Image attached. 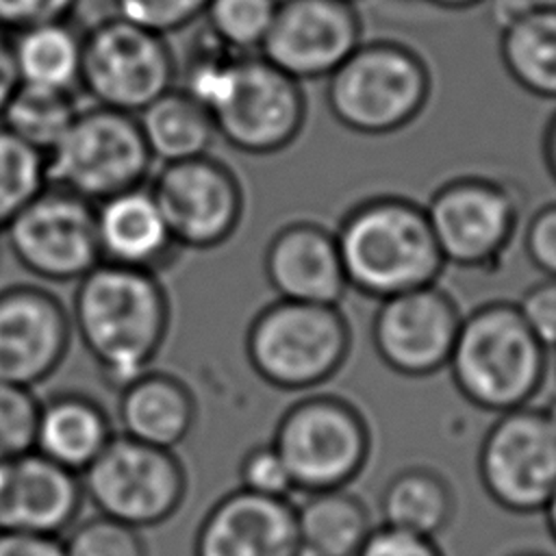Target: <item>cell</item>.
Instances as JSON below:
<instances>
[{
    "label": "cell",
    "mask_w": 556,
    "mask_h": 556,
    "mask_svg": "<svg viewBox=\"0 0 556 556\" xmlns=\"http://www.w3.org/2000/svg\"><path fill=\"white\" fill-rule=\"evenodd\" d=\"M169 298L148 269L98 263L74 289L70 319L109 389L150 369L169 330Z\"/></svg>",
    "instance_id": "cell-1"
},
{
    "label": "cell",
    "mask_w": 556,
    "mask_h": 556,
    "mask_svg": "<svg viewBox=\"0 0 556 556\" xmlns=\"http://www.w3.org/2000/svg\"><path fill=\"white\" fill-rule=\"evenodd\" d=\"M334 237L348 287L374 300L434 285L445 269L424 204L406 195L358 200Z\"/></svg>",
    "instance_id": "cell-2"
},
{
    "label": "cell",
    "mask_w": 556,
    "mask_h": 556,
    "mask_svg": "<svg viewBox=\"0 0 556 556\" xmlns=\"http://www.w3.org/2000/svg\"><path fill=\"white\" fill-rule=\"evenodd\" d=\"M547 354L515 302L491 300L463 315L445 369L463 400L502 415L530 406L539 395L547 378Z\"/></svg>",
    "instance_id": "cell-3"
},
{
    "label": "cell",
    "mask_w": 556,
    "mask_h": 556,
    "mask_svg": "<svg viewBox=\"0 0 556 556\" xmlns=\"http://www.w3.org/2000/svg\"><path fill=\"white\" fill-rule=\"evenodd\" d=\"M352 326L339 304L274 300L245 330L254 374L280 391H308L334 378L352 352Z\"/></svg>",
    "instance_id": "cell-4"
},
{
    "label": "cell",
    "mask_w": 556,
    "mask_h": 556,
    "mask_svg": "<svg viewBox=\"0 0 556 556\" xmlns=\"http://www.w3.org/2000/svg\"><path fill=\"white\" fill-rule=\"evenodd\" d=\"M432 93L426 61L393 39L361 46L328 76L332 117L358 135H391L413 124Z\"/></svg>",
    "instance_id": "cell-5"
},
{
    "label": "cell",
    "mask_w": 556,
    "mask_h": 556,
    "mask_svg": "<svg viewBox=\"0 0 556 556\" xmlns=\"http://www.w3.org/2000/svg\"><path fill=\"white\" fill-rule=\"evenodd\" d=\"M271 443L295 491L315 493L354 482L371 458L374 434L354 402L337 393H313L280 415Z\"/></svg>",
    "instance_id": "cell-6"
},
{
    "label": "cell",
    "mask_w": 556,
    "mask_h": 556,
    "mask_svg": "<svg viewBox=\"0 0 556 556\" xmlns=\"http://www.w3.org/2000/svg\"><path fill=\"white\" fill-rule=\"evenodd\" d=\"M152 163L137 115L98 104L80 109L46 154L48 185L91 204L143 187Z\"/></svg>",
    "instance_id": "cell-7"
},
{
    "label": "cell",
    "mask_w": 556,
    "mask_h": 556,
    "mask_svg": "<svg viewBox=\"0 0 556 556\" xmlns=\"http://www.w3.org/2000/svg\"><path fill=\"white\" fill-rule=\"evenodd\" d=\"M445 267L484 271L497 267L521 226L517 185L486 174H460L441 182L424 204Z\"/></svg>",
    "instance_id": "cell-8"
},
{
    "label": "cell",
    "mask_w": 556,
    "mask_h": 556,
    "mask_svg": "<svg viewBox=\"0 0 556 556\" xmlns=\"http://www.w3.org/2000/svg\"><path fill=\"white\" fill-rule=\"evenodd\" d=\"M178 61L165 39L119 15L83 35L80 89L98 104L139 115L176 87Z\"/></svg>",
    "instance_id": "cell-9"
},
{
    "label": "cell",
    "mask_w": 556,
    "mask_h": 556,
    "mask_svg": "<svg viewBox=\"0 0 556 556\" xmlns=\"http://www.w3.org/2000/svg\"><path fill=\"white\" fill-rule=\"evenodd\" d=\"M217 135L243 154H276L304 128L306 98L295 78L256 54H239L208 106Z\"/></svg>",
    "instance_id": "cell-10"
},
{
    "label": "cell",
    "mask_w": 556,
    "mask_h": 556,
    "mask_svg": "<svg viewBox=\"0 0 556 556\" xmlns=\"http://www.w3.org/2000/svg\"><path fill=\"white\" fill-rule=\"evenodd\" d=\"M85 497L96 513L137 530L176 515L187 495V471L174 450L115 434L80 473Z\"/></svg>",
    "instance_id": "cell-11"
},
{
    "label": "cell",
    "mask_w": 556,
    "mask_h": 556,
    "mask_svg": "<svg viewBox=\"0 0 556 556\" xmlns=\"http://www.w3.org/2000/svg\"><path fill=\"white\" fill-rule=\"evenodd\" d=\"M484 493L515 515L543 513L556 491V437L534 406L495 415L478 445Z\"/></svg>",
    "instance_id": "cell-12"
},
{
    "label": "cell",
    "mask_w": 556,
    "mask_h": 556,
    "mask_svg": "<svg viewBox=\"0 0 556 556\" xmlns=\"http://www.w3.org/2000/svg\"><path fill=\"white\" fill-rule=\"evenodd\" d=\"M20 267L46 282H78L102 263L93 204L46 187L4 228Z\"/></svg>",
    "instance_id": "cell-13"
},
{
    "label": "cell",
    "mask_w": 556,
    "mask_h": 556,
    "mask_svg": "<svg viewBox=\"0 0 556 556\" xmlns=\"http://www.w3.org/2000/svg\"><path fill=\"white\" fill-rule=\"evenodd\" d=\"M148 187L178 248L213 250L241 224L245 206L241 182L211 154L163 163Z\"/></svg>",
    "instance_id": "cell-14"
},
{
    "label": "cell",
    "mask_w": 556,
    "mask_h": 556,
    "mask_svg": "<svg viewBox=\"0 0 556 556\" xmlns=\"http://www.w3.org/2000/svg\"><path fill=\"white\" fill-rule=\"evenodd\" d=\"M463 313L450 291L434 285L384 300L371 317L376 356L395 374L428 378L447 367Z\"/></svg>",
    "instance_id": "cell-15"
},
{
    "label": "cell",
    "mask_w": 556,
    "mask_h": 556,
    "mask_svg": "<svg viewBox=\"0 0 556 556\" xmlns=\"http://www.w3.org/2000/svg\"><path fill=\"white\" fill-rule=\"evenodd\" d=\"M363 41L361 15L350 0H278L258 50L300 80L328 78Z\"/></svg>",
    "instance_id": "cell-16"
},
{
    "label": "cell",
    "mask_w": 556,
    "mask_h": 556,
    "mask_svg": "<svg viewBox=\"0 0 556 556\" xmlns=\"http://www.w3.org/2000/svg\"><path fill=\"white\" fill-rule=\"evenodd\" d=\"M72 319L63 302L37 285L0 289V380L33 389L63 363Z\"/></svg>",
    "instance_id": "cell-17"
},
{
    "label": "cell",
    "mask_w": 556,
    "mask_h": 556,
    "mask_svg": "<svg viewBox=\"0 0 556 556\" xmlns=\"http://www.w3.org/2000/svg\"><path fill=\"white\" fill-rule=\"evenodd\" d=\"M298 545L295 504L239 486L202 517L193 556H291Z\"/></svg>",
    "instance_id": "cell-18"
},
{
    "label": "cell",
    "mask_w": 556,
    "mask_h": 556,
    "mask_svg": "<svg viewBox=\"0 0 556 556\" xmlns=\"http://www.w3.org/2000/svg\"><path fill=\"white\" fill-rule=\"evenodd\" d=\"M83 500L80 476L35 450L0 463V530L61 536L78 521Z\"/></svg>",
    "instance_id": "cell-19"
},
{
    "label": "cell",
    "mask_w": 556,
    "mask_h": 556,
    "mask_svg": "<svg viewBox=\"0 0 556 556\" xmlns=\"http://www.w3.org/2000/svg\"><path fill=\"white\" fill-rule=\"evenodd\" d=\"M263 271L280 300L339 304L350 289L334 230L311 219L289 222L271 235Z\"/></svg>",
    "instance_id": "cell-20"
},
{
    "label": "cell",
    "mask_w": 556,
    "mask_h": 556,
    "mask_svg": "<svg viewBox=\"0 0 556 556\" xmlns=\"http://www.w3.org/2000/svg\"><path fill=\"white\" fill-rule=\"evenodd\" d=\"M93 211L104 263L156 274L178 250L148 185L106 198Z\"/></svg>",
    "instance_id": "cell-21"
},
{
    "label": "cell",
    "mask_w": 556,
    "mask_h": 556,
    "mask_svg": "<svg viewBox=\"0 0 556 556\" xmlns=\"http://www.w3.org/2000/svg\"><path fill=\"white\" fill-rule=\"evenodd\" d=\"M117 424L122 434L174 450L195 424V397L174 374L148 369L117 391Z\"/></svg>",
    "instance_id": "cell-22"
},
{
    "label": "cell",
    "mask_w": 556,
    "mask_h": 556,
    "mask_svg": "<svg viewBox=\"0 0 556 556\" xmlns=\"http://www.w3.org/2000/svg\"><path fill=\"white\" fill-rule=\"evenodd\" d=\"M115 437L109 413L85 393H56L39 402L35 452L83 473Z\"/></svg>",
    "instance_id": "cell-23"
},
{
    "label": "cell",
    "mask_w": 556,
    "mask_h": 556,
    "mask_svg": "<svg viewBox=\"0 0 556 556\" xmlns=\"http://www.w3.org/2000/svg\"><path fill=\"white\" fill-rule=\"evenodd\" d=\"M458 500L452 480L432 465H408L395 471L378 497L380 523L437 539L456 517Z\"/></svg>",
    "instance_id": "cell-24"
},
{
    "label": "cell",
    "mask_w": 556,
    "mask_h": 556,
    "mask_svg": "<svg viewBox=\"0 0 556 556\" xmlns=\"http://www.w3.org/2000/svg\"><path fill=\"white\" fill-rule=\"evenodd\" d=\"M500 56L521 89L556 100V4L534 2L500 28Z\"/></svg>",
    "instance_id": "cell-25"
},
{
    "label": "cell",
    "mask_w": 556,
    "mask_h": 556,
    "mask_svg": "<svg viewBox=\"0 0 556 556\" xmlns=\"http://www.w3.org/2000/svg\"><path fill=\"white\" fill-rule=\"evenodd\" d=\"M298 541L317 556H356L374 530L367 504L348 486L306 493L295 504Z\"/></svg>",
    "instance_id": "cell-26"
},
{
    "label": "cell",
    "mask_w": 556,
    "mask_h": 556,
    "mask_svg": "<svg viewBox=\"0 0 556 556\" xmlns=\"http://www.w3.org/2000/svg\"><path fill=\"white\" fill-rule=\"evenodd\" d=\"M11 35L20 85L67 93L80 89L85 30L72 17L37 24Z\"/></svg>",
    "instance_id": "cell-27"
},
{
    "label": "cell",
    "mask_w": 556,
    "mask_h": 556,
    "mask_svg": "<svg viewBox=\"0 0 556 556\" xmlns=\"http://www.w3.org/2000/svg\"><path fill=\"white\" fill-rule=\"evenodd\" d=\"M137 122L152 159L161 163L204 156L217 135L211 111L180 87L148 104Z\"/></svg>",
    "instance_id": "cell-28"
},
{
    "label": "cell",
    "mask_w": 556,
    "mask_h": 556,
    "mask_svg": "<svg viewBox=\"0 0 556 556\" xmlns=\"http://www.w3.org/2000/svg\"><path fill=\"white\" fill-rule=\"evenodd\" d=\"M78 111L74 93L20 85L0 124L28 146L48 154L72 126Z\"/></svg>",
    "instance_id": "cell-29"
},
{
    "label": "cell",
    "mask_w": 556,
    "mask_h": 556,
    "mask_svg": "<svg viewBox=\"0 0 556 556\" xmlns=\"http://www.w3.org/2000/svg\"><path fill=\"white\" fill-rule=\"evenodd\" d=\"M46 187V154L0 124V232Z\"/></svg>",
    "instance_id": "cell-30"
},
{
    "label": "cell",
    "mask_w": 556,
    "mask_h": 556,
    "mask_svg": "<svg viewBox=\"0 0 556 556\" xmlns=\"http://www.w3.org/2000/svg\"><path fill=\"white\" fill-rule=\"evenodd\" d=\"M278 0H211L202 20L206 30L239 54L258 52L274 22Z\"/></svg>",
    "instance_id": "cell-31"
},
{
    "label": "cell",
    "mask_w": 556,
    "mask_h": 556,
    "mask_svg": "<svg viewBox=\"0 0 556 556\" xmlns=\"http://www.w3.org/2000/svg\"><path fill=\"white\" fill-rule=\"evenodd\" d=\"M61 539L65 556H148L141 530L100 513L76 521Z\"/></svg>",
    "instance_id": "cell-32"
},
{
    "label": "cell",
    "mask_w": 556,
    "mask_h": 556,
    "mask_svg": "<svg viewBox=\"0 0 556 556\" xmlns=\"http://www.w3.org/2000/svg\"><path fill=\"white\" fill-rule=\"evenodd\" d=\"M39 400L33 389L0 380V463L35 450Z\"/></svg>",
    "instance_id": "cell-33"
},
{
    "label": "cell",
    "mask_w": 556,
    "mask_h": 556,
    "mask_svg": "<svg viewBox=\"0 0 556 556\" xmlns=\"http://www.w3.org/2000/svg\"><path fill=\"white\" fill-rule=\"evenodd\" d=\"M211 0H113L115 15L150 28L159 35H172L198 22Z\"/></svg>",
    "instance_id": "cell-34"
},
{
    "label": "cell",
    "mask_w": 556,
    "mask_h": 556,
    "mask_svg": "<svg viewBox=\"0 0 556 556\" xmlns=\"http://www.w3.org/2000/svg\"><path fill=\"white\" fill-rule=\"evenodd\" d=\"M237 473L239 486L250 493L289 500V495L295 491L289 469L271 441L252 445L241 456Z\"/></svg>",
    "instance_id": "cell-35"
},
{
    "label": "cell",
    "mask_w": 556,
    "mask_h": 556,
    "mask_svg": "<svg viewBox=\"0 0 556 556\" xmlns=\"http://www.w3.org/2000/svg\"><path fill=\"white\" fill-rule=\"evenodd\" d=\"M521 319L547 352H556V278L530 285L515 302Z\"/></svg>",
    "instance_id": "cell-36"
},
{
    "label": "cell",
    "mask_w": 556,
    "mask_h": 556,
    "mask_svg": "<svg viewBox=\"0 0 556 556\" xmlns=\"http://www.w3.org/2000/svg\"><path fill=\"white\" fill-rule=\"evenodd\" d=\"M523 252L528 261L549 278H556V200L543 202L523 224Z\"/></svg>",
    "instance_id": "cell-37"
},
{
    "label": "cell",
    "mask_w": 556,
    "mask_h": 556,
    "mask_svg": "<svg viewBox=\"0 0 556 556\" xmlns=\"http://www.w3.org/2000/svg\"><path fill=\"white\" fill-rule=\"evenodd\" d=\"M78 0H0V28L17 33L37 24L70 20Z\"/></svg>",
    "instance_id": "cell-38"
},
{
    "label": "cell",
    "mask_w": 556,
    "mask_h": 556,
    "mask_svg": "<svg viewBox=\"0 0 556 556\" xmlns=\"http://www.w3.org/2000/svg\"><path fill=\"white\" fill-rule=\"evenodd\" d=\"M356 556H445L437 539L410 534L389 526H374Z\"/></svg>",
    "instance_id": "cell-39"
},
{
    "label": "cell",
    "mask_w": 556,
    "mask_h": 556,
    "mask_svg": "<svg viewBox=\"0 0 556 556\" xmlns=\"http://www.w3.org/2000/svg\"><path fill=\"white\" fill-rule=\"evenodd\" d=\"M0 556H65L63 539L0 530Z\"/></svg>",
    "instance_id": "cell-40"
},
{
    "label": "cell",
    "mask_w": 556,
    "mask_h": 556,
    "mask_svg": "<svg viewBox=\"0 0 556 556\" xmlns=\"http://www.w3.org/2000/svg\"><path fill=\"white\" fill-rule=\"evenodd\" d=\"M17 87H20V76H17L15 54H13V35L0 28V117Z\"/></svg>",
    "instance_id": "cell-41"
},
{
    "label": "cell",
    "mask_w": 556,
    "mask_h": 556,
    "mask_svg": "<svg viewBox=\"0 0 556 556\" xmlns=\"http://www.w3.org/2000/svg\"><path fill=\"white\" fill-rule=\"evenodd\" d=\"M543 163L552 180L556 182V113L549 117L545 132H543Z\"/></svg>",
    "instance_id": "cell-42"
},
{
    "label": "cell",
    "mask_w": 556,
    "mask_h": 556,
    "mask_svg": "<svg viewBox=\"0 0 556 556\" xmlns=\"http://www.w3.org/2000/svg\"><path fill=\"white\" fill-rule=\"evenodd\" d=\"M543 517H545L547 532H549L552 541L556 543V491H554V495L549 497V502L545 504V508H543Z\"/></svg>",
    "instance_id": "cell-43"
},
{
    "label": "cell",
    "mask_w": 556,
    "mask_h": 556,
    "mask_svg": "<svg viewBox=\"0 0 556 556\" xmlns=\"http://www.w3.org/2000/svg\"><path fill=\"white\" fill-rule=\"evenodd\" d=\"M439 9H450V11H460V9H471L480 4L482 0H426Z\"/></svg>",
    "instance_id": "cell-44"
},
{
    "label": "cell",
    "mask_w": 556,
    "mask_h": 556,
    "mask_svg": "<svg viewBox=\"0 0 556 556\" xmlns=\"http://www.w3.org/2000/svg\"><path fill=\"white\" fill-rule=\"evenodd\" d=\"M541 410V415H543V419H545V424L549 426V430L554 432V437H556V395L554 397H549L547 400V404L543 406V408H539Z\"/></svg>",
    "instance_id": "cell-45"
},
{
    "label": "cell",
    "mask_w": 556,
    "mask_h": 556,
    "mask_svg": "<svg viewBox=\"0 0 556 556\" xmlns=\"http://www.w3.org/2000/svg\"><path fill=\"white\" fill-rule=\"evenodd\" d=\"M291 556H317L315 552H311V549H306L304 545H298L295 549H293V554Z\"/></svg>",
    "instance_id": "cell-46"
},
{
    "label": "cell",
    "mask_w": 556,
    "mask_h": 556,
    "mask_svg": "<svg viewBox=\"0 0 556 556\" xmlns=\"http://www.w3.org/2000/svg\"><path fill=\"white\" fill-rule=\"evenodd\" d=\"M510 556H545V554H541V552H515Z\"/></svg>",
    "instance_id": "cell-47"
},
{
    "label": "cell",
    "mask_w": 556,
    "mask_h": 556,
    "mask_svg": "<svg viewBox=\"0 0 556 556\" xmlns=\"http://www.w3.org/2000/svg\"><path fill=\"white\" fill-rule=\"evenodd\" d=\"M350 2H356V0H350Z\"/></svg>",
    "instance_id": "cell-48"
}]
</instances>
